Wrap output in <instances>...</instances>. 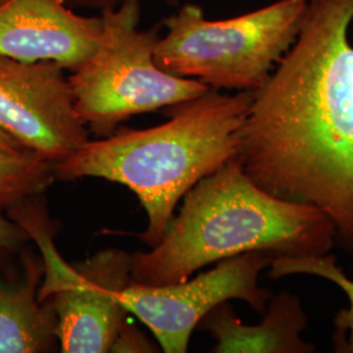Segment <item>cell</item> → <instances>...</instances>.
Listing matches in <instances>:
<instances>
[{
	"label": "cell",
	"instance_id": "17",
	"mask_svg": "<svg viewBox=\"0 0 353 353\" xmlns=\"http://www.w3.org/2000/svg\"><path fill=\"white\" fill-rule=\"evenodd\" d=\"M67 4H74V6H81V7H89V8H97L100 11H103L106 8H113L118 6L122 0H64ZM176 3V0H173Z\"/></svg>",
	"mask_w": 353,
	"mask_h": 353
},
{
	"label": "cell",
	"instance_id": "1",
	"mask_svg": "<svg viewBox=\"0 0 353 353\" xmlns=\"http://www.w3.org/2000/svg\"><path fill=\"white\" fill-rule=\"evenodd\" d=\"M353 0H307L300 33L252 92L242 169L265 192L314 205L353 255Z\"/></svg>",
	"mask_w": 353,
	"mask_h": 353
},
{
	"label": "cell",
	"instance_id": "13",
	"mask_svg": "<svg viewBox=\"0 0 353 353\" xmlns=\"http://www.w3.org/2000/svg\"><path fill=\"white\" fill-rule=\"evenodd\" d=\"M54 179L52 164L34 152L0 154V208L33 199Z\"/></svg>",
	"mask_w": 353,
	"mask_h": 353
},
{
	"label": "cell",
	"instance_id": "2",
	"mask_svg": "<svg viewBox=\"0 0 353 353\" xmlns=\"http://www.w3.org/2000/svg\"><path fill=\"white\" fill-rule=\"evenodd\" d=\"M334 246L335 228L326 214L265 192L236 157L183 196L179 214L151 252L131 255V281L170 285L186 281L204 265L245 252L300 258L325 255Z\"/></svg>",
	"mask_w": 353,
	"mask_h": 353
},
{
	"label": "cell",
	"instance_id": "15",
	"mask_svg": "<svg viewBox=\"0 0 353 353\" xmlns=\"http://www.w3.org/2000/svg\"><path fill=\"white\" fill-rule=\"evenodd\" d=\"M30 240L26 229L13 221L11 217H6L0 208V250H14L23 243Z\"/></svg>",
	"mask_w": 353,
	"mask_h": 353
},
{
	"label": "cell",
	"instance_id": "4",
	"mask_svg": "<svg viewBox=\"0 0 353 353\" xmlns=\"http://www.w3.org/2000/svg\"><path fill=\"white\" fill-rule=\"evenodd\" d=\"M307 0H278L225 20H208L185 4L163 20L166 29L154 61L166 72L196 79L210 88H261L300 33Z\"/></svg>",
	"mask_w": 353,
	"mask_h": 353
},
{
	"label": "cell",
	"instance_id": "3",
	"mask_svg": "<svg viewBox=\"0 0 353 353\" xmlns=\"http://www.w3.org/2000/svg\"><path fill=\"white\" fill-rule=\"evenodd\" d=\"M252 102L250 90L223 94L210 89L170 108L172 117L163 125L88 140L52 164V173L64 182L103 178L134 191L148 217L140 240L153 248L163 240L176 204L190 190L239 157Z\"/></svg>",
	"mask_w": 353,
	"mask_h": 353
},
{
	"label": "cell",
	"instance_id": "16",
	"mask_svg": "<svg viewBox=\"0 0 353 353\" xmlns=\"http://www.w3.org/2000/svg\"><path fill=\"white\" fill-rule=\"evenodd\" d=\"M29 150L19 143L17 140L13 139L7 132L0 130V154H21L26 153Z\"/></svg>",
	"mask_w": 353,
	"mask_h": 353
},
{
	"label": "cell",
	"instance_id": "18",
	"mask_svg": "<svg viewBox=\"0 0 353 353\" xmlns=\"http://www.w3.org/2000/svg\"><path fill=\"white\" fill-rule=\"evenodd\" d=\"M6 1H7V0H0V6H1L3 3H6Z\"/></svg>",
	"mask_w": 353,
	"mask_h": 353
},
{
	"label": "cell",
	"instance_id": "11",
	"mask_svg": "<svg viewBox=\"0 0 353 353\" xmlns=\"http://www.w3.org/2000/svg\"><path fill=\"white\" fill-rule=\"evenodd\" d=\"M43 261L24 256V275L0 278V353L52 352L58 347V316L50 300L38 299Z\"/></svg>",
	"mask_w": 353,
	"mask_h": 353
},
{
	"label": "cell",
	"instance_id": "9",
	"mask_svg": "<svg viewBox=\"0 0 353 353\" xmlns=\"http://www.w3.org/2000/svg\"><path fill=\"white\" fill-rule=\"evenodd\" d=\"M101 16H81L64 0H7L0 6V57L54 62L75 71L96 50Z\"/></svg>",
	"mask_w": 353,
	"mask_h": 353
},
{
	"label": "cell",
	"instance_id": "14",
	"mask_svg": "<svg viewBox=\"0 0 353 353\" xmlns=\"http://www.w3.org/2000/svg\"><path fill=\"white\" fill-rule=\"evenodd\" d=\"M110 352H159V350L140 330L125 323L117 335Z\"/></svg>",
	"mask_w": 353,
	"mask_h": 353
},
{
	"label": "cell",
	"instance_id": "7",
	"mask_svg": "<svg viewBox=\"0 0 353 353\" xmlns=\"http://www.w3.org/2000/svg\"><path fill=\"white\" fill-rule=\"evenodd\" d=\"M272 259L265 252H245L178 284L153 287L130 281L118 296L128 313L151 330L164 352L186 353L194 328L217 305L242 300L265 313L270 292L259 285V274Z\"/></svg>",
	"mask_w": 353,
	"mask_h": 353
},
{
	"label": "cell",
	"instance_id": "6",
	"mask_svg": "<svg viewBox=\"0 0 353 353\" xmlns=\"http://www.w3.org/2000/svg\"><path fill=\"white\" fill-rule=\"evenodd\" d=\"M37 243L45 265L38 299L54 305L61 351L110 352L128 314L118 293L131 281V254L108 249L72 268L57 254L50 237Z\"/></svg>",
	"mask_w": 353,
	"mask_h": 353
},
{
	"label": "cell",
	"instance_id": "12",
	"mask_svg": "<svg viewBox=\"0 0 353 353\" xmlns=\"http://www.w3.org/2000/svg\"><path fill=\"white\" fill-rule=\"evenodd\" d=\"M270 276L272 279L284 278L288 275H313L325 278L338 284L345 290L350 299V307L341 309L334 319L335 334V352L353 353V281L344 274L338 265L336 256L331 252L325 255H310L290 258L281 256L271 261Z\"/></svg>",
	"mask_w": 353,
	"mask_h": 353
},
{
	"label": "cell",
	"instance_id": "5",
	"mask_svg": "<svg viewBox=\"0 0 353 353\" xmlns=\"http://www.w3.org/2000/svg\"><path fill=\"white\" fill-rule=\"evenodd\" d=\"M140 14V0H122L101 11L99 45L68 77L77 117L99 137H109L134 115L173 108L212 89L156 63L159 30L139 29Z\"/></svg>",
	"mask_w": 353,
	"mask_h": 353
},
{
	"label": "cell",
	"instance_id": "8",
	"mask_svg": "<svg viewBox=\"0 0 353 353\" xmlns=\"http://www.w3.org/2000/svg\"><path fill=\"white\" fill-rule=\"evenodd\" d=\"M0 130L55 164L89 140L64 68L0 57Z\"/></svg>",
	"mask_w": 353,
	"mask_h": 353
},
{
	"label": "cell",
	"instance_id": "10",
	"mask_svg": "<svg viewBox=\"0 0 353 353\" xmlns=\"http://www.w3.org/2000/svg\"><path fill=\"white\" fill-rule=\"evenodd\" d=\"M262 323L248 326L234 314L228 301L217 305L203 318L211 332L216 353H312L316 347L301 339L307 316L299 296L279 293L267 303Z\"/></svg>",
	"mask_w": 353,
	"mask_h": 353
}]
</instances>
